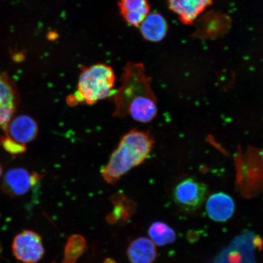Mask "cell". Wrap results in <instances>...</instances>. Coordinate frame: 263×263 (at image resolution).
<instances>
[{
    "instance_id": "cell-8",
    "label": "cell",
    "mask_w": 263,
    "mask_h": 263,
    "mask_svg": "<svg viewBox=\"0 0 263 263\" xmlns=\"http://www.w3.org/2000/svg\"><path fill=\"white\" fill-rule=\"evenodd\" d=\"M6 136L19 143L25 144L34 141L37 137V122L28 115H21L13 118L5 129Z\"/></svg>"
},
{
    "instance_id": "cell-16",
    "label": "cell",
    "mask_w": 263,
    "mask_h": 263,
    "mask_svg": "<svg viewBox=\"0 0 263 263\" xmlns=\"http://www.w3.org/2000/svg\"><path fill=\"white\" fill-rule=\"evenodd\" d=\"M104 263H116L111 259H107L106 261H105Z\"/></svg>"
},
{
    "instance_id": "cell-6",
    "label": "cell",
    "mask_w": 263,
    "mask_h": 263,
    "mask_svg": "<svg viewBox=\"0 0 263 263\" xmlns=\"http://www.w3.org/2000/svg\"><path fill=\"white\" fill-rule=\"evenodd\" d=\"M18 104L19 95L14 82L7 74L0 73V129L5 130Z\"/></svg>"
},
{
    "instance_id": "cell-10",
    "label": "cell",
    "mask_w": 263,
    "mask_h": 263,
    "mask_svg": "<svg viewBox=\"0 0 263 263\" xmlns=\"http://www.w3.org/2000/svg\"><path fill=\"white\" fill-rule=\"evenodd\" d=\"M206 209L210 218L214 221L224 222L233 215L235 203L231 197L226 194H214L207 200Z\"/></svg>"
},
{
    "instance_id": "cell-5",
    "label": "cell",
    "mask_w": 263,
    "mask_h": 263,
    "mask_svg": "<svg viewBox=\"0 0 263 263\" xmlns=\"http://www.w3.org/2000/svg\"><path fill=\"white\" fill-rule=\"evenodd\" d=\"M15 257L24 263H37L45 254L41 236L38 233L25 230L16 235L12 243Z\"/></svg>"
},
{
    "instance_id": "cell-4",
    "label": "cell",
    "mask_w": 263,
    "mask_h": 263,
    "mask_svg": "<svg viewBox=\"0 0 263 263\" xmlns=\"http://www.w3.org/2000/svg\"><path fill=\"white\" fill-rule=\"evenodd\" d=\"M206 195V185L193 179H185L177 184L173 192L176 204L189 212L199 209L204 202Z\"/></svg>"
},
{
    "instance_id": "cell-17",
    "label": "cell",
    "mask_w": 263,
    "mask_h": 263,
    "mask_svg": "<svg viewBox=\"0 0 263 263\" xmlns=\"http://www.w3.org/2000/svg\"><path fill=\"white\" fill-rule=\"evenodd\" d=\"M2 173H3V169H2V167L1 164H0V177L2 176Z\"/></svg>"
},
{
    "instance_id": "cell-1",
    "label": "cell",
    "mask_w": 263,
    "mask_h": 263,
    "mask_svg": "<svg viewBox=\"0 0 263 263\" xmlns=\"http://www.w3.org/2000/svg\"><path fill=\"white\" fill-rule=\"evenodd\" d=\"M121 86L110 98L115 108L114 116H130L137 122H151L156 117V97L151 87L144 65L128 63L121 77Z\"/></svg>"
},
{
    "instance_id": "cell-13",
    "label": "cell",
    "mask_w": 263,
    "mask_h": 263,
    "mask_svg": "<svg viewBox=\"0 0 263 263\" xmlns=\"http://www.w3.org/2000/svg\"><path fill=\"white\" fill-rule=\"evenodd\" d=\"M127 255L131 263H153L157 257L156 245L149 238H137L128 247Z\"/></svg>"
},
{
    "instance_id": "cell-15",
    "label": "cell",
    "mask_w": 263,
    "mask_h": 263,
    "mask_svg": "<svg viewBox=\"0 0 263 263\" xmlns=\"http://www.w3.org/2000/svg\"><path fill=\"white\" fill-rule=\"evenodd\" d=\"M0 143L4 149L12 155H18L24 153L26 151L25 144L19 143L6 136H0Z\"/></svg>"
},
{
    "instance_id": "cell-18",
    "label": "cell",
    "mask_w": 263,
    "mask_h": 263,
    "mask_svg": "<svg viewBox=\"0 0 263 263\" xmlns=\"http://www.w3.org/2000/svg\"><path fill=\"white\" fill-rule=\"evenodd\" d=\"M262 157H263V153H262Z\"/></svg>"
},
{
    "instance_id": "cell-3",
    "label": "cell",
    "mask_w": 263,
    "mask_h": 263,
    "mask_svg": "<svg viewBox=\"0 0 263 263\" xmlns=\"http://www.w3.org/2000/svg\"><path fill=\"white\" fill-rule=\"evenodd\" d=\"M115 82V73L110 66L104 64L83 66L79 77L77 90L67 98V103L70 106L96 104L111 96Z\"/></svg>"
},
{
    "instance_id": "cell-12",
    "label": "cell",
    "mask_w": 263,
    "mask_h": 263,
    "mask_svg": "<svg viewBox=\"0 0 263 263\" xmlns=\"http://www.w3.org/2000/svg\"><path fill=\"white\" fill-rule=\"evenodd\" d=\"M168 25L166 19L159 13L147 15L140 25V31L145 40L159 42L166 37Z\"/></svg>"
},
{
    "instance_id": "cell-14",
    "label": "cell",
    "mask_w": 263,
    "mask_h": 263,
    "mask_svg": "<svg viewBox=\"0 0 263 263\" xmlns=\"http://www.w3.org/2000/svg\"><path fill=\"white\" fill-rule=\"evenodd\" d=\"M148 235L154 244L158 246L172 244L176 239L174 230L162 222L153 223L148 230Z\"/></svg>"
},
{
    "instance_id": "cell-9",
    "label": "cell",
    "mask_w": 263,
    "mask_h": 263,
    "mask_svg": "<svg viewBox=\"0 0 263 263\" xmlns=\"http://www.w3.org/2000/svg\"><path fill=\"white\" fill-rule=\"evenodd\" d=\"M167 3L181 22L191 25L212 4V0H167Z\"/></svg>"
},
{
    "instance_id": "cell-11",
    "label": "cell",
    "mask_w": 263,
    "mask_h": 263,
    "mask_svg": "<svg viewBox=\"0 0 263 263\" xmlns=\"http://www.w3.org/2000/svg\"><path fill=\"white\" fill-rule=\"evenodd\" d=\"M118 7L124 21L135 27H139L150 11L147 0H120Z\"/></svg>"
},
{
    "instance_id": "cell-2",
    "label": "cell",
    "mask_w": 263,
    "mask_h": 263,
    "mask_svg": "<svg viewBox=\"0 0 263 263\" xmlns=\"http://www.w3.org/2000/svg\"><path fill=\"white\" fill-rule=\"evenodd\" d=\"M152 137L146 132L132 130L125 134L108 163L101 171L106 182L114 184L149 155L153 146Z\"/></svg>"
},
{
    "instance_id": "cell-7",
    "label": "cell",
    "mask_w": 263,
    "mask_h": 263,
    "mask_svg": "<svg viewBox=\"0 0 263 263\" xmlns=\"http://www.w3.org/2000/svg\"><path fill=\"white\" fill-rule=\"evenodd\" d=\"M32 186V174L23 167L9 170L2 183L3 192L12 197L26 195Z\"/></svg>"
}]
</instances>
